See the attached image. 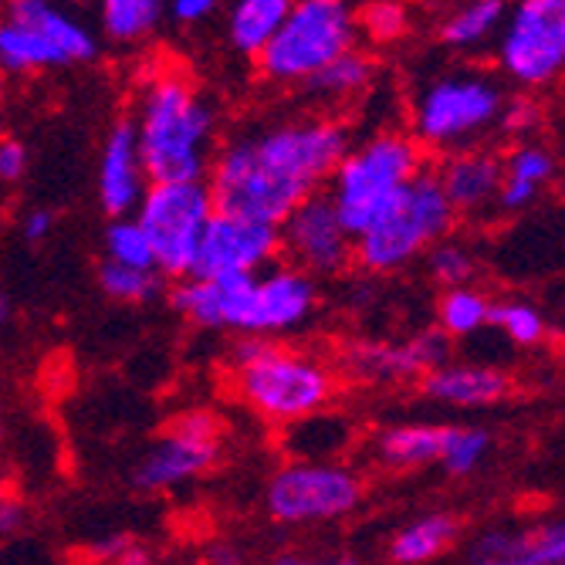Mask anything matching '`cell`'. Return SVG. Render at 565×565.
<instances>
[{"mask_svg":"<svg viewBox=\"0 0 565 565\" xmlns=\"http://www.w3.org/2000/svg\"><path fill=\"white\" fill-rule=\"evenodd\" d=\"M349 146L345 122L332 116L278 119L217 146L203 180L217 211L281 224L298 200L329 183Z\"/></svg>","mask_w":565,"mask_h":565,"instance_id":"1","label":"cell"},{"mask_svg":"<svg viewBox=\"0 0 565 565\" xmlns=\"http://www.w3.org/2000/svg\"><path fill=\"white\" fill-rule=\"evenodd\" d=\"M149 180H203L211 170L217 109L190 78L160 75L139 95L132 119Z\"/></svg>","mask_w":565,"mask_h":565,"instance_id":"2","label":"cell"},{"mask_svg":"<svg viewBox=\"0 0 565 565\" xmlns=\"http://www.w3.org/2000/svg\"><path fill=\"white\" fill-rule=\"evenodd\" d=\"M227 370L241 403L268 424L301 420L326 409L335 396V373L322 359L265 335H237Z\"/></svg>","mask_w":565,"mask_h":565,"instance_id":"3","label":"cell"},{"mask_svg":"<svg viewBox=\"0 0 565 565\" xmlns=\"http://www.w3.org/2000/svg\"><path fill=\"white\" fill-rule=\"evenodd\" d=\"M457 224L454 203L444 193V183L434 167H424L409 180L390 207L355 234L352 265L370 275H393L424 258V250L447 237Z\"/></svg>","mask_w":565,"mask_h":565,"instance_id":"4","label":"cell"},{"mask_svg":"<svg viewBox=\"0 0 565 565\" xmlns=\"http://www.w3.org/2000/svg\"><path fill=\"white\" fill-rule=\"evenodd\" d=\"M427 167V152L409 132H376L359 146H349L329 183L322 186L349 234L366 231L396 193Z\"/></svg>","mask_w":565,"mask_h":565,"instance_id":"5","label":"cell"},{"mask_svg":"<svg viewBox=\"0 0 565 565\" xmlns=\"http://www.w3.org/2000/svg\"><path fill=\"white\" fill-rule=\"evenodd\" d=\"M504 88L488 72H447L430 78L414 98L409 136L424 152H454L498 132Z\"/></svg>","mask_w":565,"mask_h":565,"instance_id":"6","label":"cell"},{"mask_svg":"<svg viewBox=\"0 0 565 565\" xmlns=\"http://www.w3.org/2000/svg\"><path fill=\"white\" fill-rule=\"evenodd\" d=\"M359 21L349 0H295L278 31L258 51V68L275 85H301L342 51L355 47Z\"/></svg>","mask_w":565,"mask_h":565,"instance_id":"7","label":"cell"},{"mask_svg":"<svg viewBox=\"0 0 565 565\" xmlns=\"http://www.w3.org/2000/svg\"><path fill=\"white\" fill-rule=\"evenodd\" d=\"M214 211L207 180H149L132 214L152 241L160 275L177 281L193 271L203 224Z\"/></svg>","mask_w":565,"mask_h":565,"instance_id":"8","label":"cell"},{"mask_svg":"<svg viewBox=\"0 0 565 565\" xmlns=\"http://www.w3.org/2000/svg\"><path fill=\"white\" fill-rule=\"evenodd\" d=\"M498 68L522 88L539 92L565 75V0H515L498 31Z\"/></svg>","mask_w":565,"mask_h":565,"instance_id":"9","label":"cell"},{"mask_svg":"<svg viewBox=\"0 0 565 565\" xmlns=\"http://www.w3.org/2000/svg\"><path fill=\"white\" fill-rule=\"evenodd\" d=\"M363 501V481L332 460H291L265 491V511L278 525L339 522Z\"/></svg>","mask_w":565,"mask_h":565,"instance_id":"10","label":"cell"},{"mask_svg":"<svg viewBox=\"0 0 565 565\" xmlns=\"http://www.w3.org/2000/svg\"><path fill=\"white\" fill-rule=\"evenodd\" d=\"M217 457H221L217 417L193 409V414L180 417L160 440L149 444V450L139 457V465L132 471V484L146 494L173 491L214 471Z\"/></svg>","mask_w":565,"mask_h":565,"instance_id":"11","label":"cell"},{"mask_svg":"<svg viewBox=\"0 0 565 565\" xmlns=\"http://www.w3.org/2000/svg\"><path fill=\"white\" fill-rule=\"evenodd\" d=\"M278 234H281V258L308 271L312 278H332L352 265L355 237L342 224L326 190H316L305 200H298L278 224Z\"/></svg>","mask_w":565,"mask_h":565,"instance_id":"12","label":"cell"},{"mask_svg":"<svg viewBox=\"0 0 565 565\" xmlns=\"http://www.w3.org/2000/svg\"><path fill=\"white\" fill-rule=\"evenodd\" d=\"M316 305H319L316 278L295 268L291 262L278 258L275 265L254 275L237 335H265V339L291 335L312 319Z\"/></svg>","mask_w":565,"mask_h":565,"instance_id":"13","label":"cell"},{"mask_svg":"<svg viewBox=\"0 0 565 565\" xmlns=\"http://www.w3.org/2000/svg\"><path fill=\"white\" fill-rule=\"evenodd\" d=\"M281 258L278 224L214 211L203 224L190 275H258Z\"/></svg>","mask_w":565,"mask_h":565,"instance_id":"14","label":"cell"},{"mask_svg":"<svg viewBox=\"0 0 565 565\" xmlns=\"http://www.w3.org/2000/svg\"><path fill=\"white\" fill-rule=\"evenodd\" d=\"M450 359V335L440 329L403 342H355L342 355V370L363 383L420 380Z\"/></svg>","mask_w":565,"mask_h":565,"instance_id":"15","label":"cell"},{"mask_svg":"<svg viewBox=\"0 0 565 565\" xmlns=\"http://www.w3.org/2000/svg\"><path fill=\"white\" fill-rule=\"evenodd\" d=\"M98 203L109 217H126L139 207V200L149 186V173L139 152L136 126L129 119L116 122L102 142V157H98Z\"/></svg>","mask_w":565,"mask_h":565,"instance_id":"16","label":"cell"},{"mask_svg":"<svg viewBox=\"0 0 565 565\" xmlns=\"http://www.w3.org/2000/svg\"><path fill=\"white\" fill-rule=\"evenodd\" d=\"M250 281L254 275H186L177 278L170 305L196 329L237 332Z\"/></svg>","mask_w":565,"mask_h":565,"instance_id":"17","label":"cell"},{"mask_svg":"<svg viewBox=\"0 0 565 565\" xmlns=\"http://www.w3.org/2000/svg\"><path fill=\"white\" fill-rule=\"evenodd\" d=\"M447 200L454 203L457 217H478L491 207H498V190H501V157L491 149L465 146L444 152L440 167H434Z\"/></svg>","mask_w":565,"mask_h":565,"instance_id":"18","label":"cell"},{"mask_svg":"<svg viewBox=\"0 0 565 565\" xmlns=\"http://www.w3.org/2000/svg\"><path fill=\"white\" fill-rule=\"evenodd\" d=\"M420 386L430 399L460 409L494 406L511 393V380L501 370L481 363H450V359L437 370H430L427 376H420Z\"/></svg>","mask_w":565,"mask_h":565,"instance_id":"19","label":"cell"},{"mask_svg":"<svg viewBox=\"0 0 565 565\" xmlns=\"http://www.w3.org/2000/svg\"><path fill=\"white\" fill-rule=\"evenodd\" d=\"M4 14L41 31L51 44L62 51L68 65H82V62H92L98 55L95 31L82 18H75L65 4H55V0H8Z\"/></svg>","mask_w":565,"mask_h":565,"instance_id":"20","label":"cell"},{"mask_svg":"<svg viewBox=\"0 0 565 565\" xmlns=\"http://www.w3.org/2000/svg\"><path fill=\"white\" fill-rule=\"evenodd\" d=\"M555 177V157L539 142H519L515 149L501 157V190L498 207L501 211H522L539 196V190Z\"/></svg>","mask_w":565,"mask_h":565,"instance_id":"21","label":"cell"},{"mask_svg":"<svg viewBox=\"0 0 565 565\" xmlns=\"http://www.w3.org/2000/svg\"><path fill=\"white\" fill-rule=\"evenodd\" d=\"M373 78H376L373 58L363 55L359 47H349L339 58H332L326 68H319L312 78H305L301 92L308 98L322 102V106H342V102H352L363 92H370Z\"/></svg>","mask_w":565,"mask_h":565,"instance_id":"22","label":"cell"},{"mask_svg":"<svg viewBox=\"0 0 565 565\" xmlns=\"http://www.w3.org/2000/svg\"><path fill=\"white\" fill-rule=\"evenodd\" d=\"M460 539V522L447 511H430L417 522H406L393 539H390V558L403 565H420L447 555Z\"/></svg>","mask_w":565,"mask_h":565,"instance_id":"23","label":"cell"},{"mask_svg":"<svg viewBox=\"0 0 565 565\" xmlns=\"http://www.w3.org/2000/svg\"><path fill=\"white\" fill-rule=\"evenodd\" d=\"M62 65H68L65 55L41 31H34L31 24L11 14L0 18V72L31 75L44 68H62Z\"/></svg>","mask_w":565,"mask_h":565,"instance_id":"24","label":"cell"},{"mask_svg":"<svg viewBox=\"0 0 565 565\" xmlns=\"http://www.w3.org/2000/svg\"><path fill=\"white\" fill-rule=\"evenodd\" d=\"M511 0H460L444 18L440 41L454 51H475L498 38Z\"/></svg>","mask_w":565,"mask_h":565,"instance_id":"25","label":"cell"},{"mask_svg":"<svg viewBox=\"0 0 565 565\" xmlns=\"http://www.w3.org/2000/svg\"><path fill=\"white\" fill-rule=\"evenodd\" d=\"M440 447H444V427L437 424H399V427H386L383 434H376V457L386 468H427L440 460Z\"/></svg>","mask_w":565,"mask_h":565,"instance_id":"26","label":"cell"},{"mask_svg":"<svg viewBox=\"0 0 565 565\" xmlns=\"http://www.w3.org/2000/svg\"><path fill=\"white\" fill-rule=\"evenodd\" d=\"M295 0H231L227 8V41L234 51L254 58L268 44V38L285 21Z\"/></svg>","mask_w":565,"mask_h":565,"instance_id":"27","label":"cell"},{"mask_svg":"<svg viewBox=\"0 0 565 565\" xmlns=\"http://www.w3.org/2000/svg\"><path fill=\"white\" fill-rule=\"evenodd\" d=\"M167 18V0H98V28L116 44H139Z\"/></svg>","mask_w":565,"mask_h":565,"instance_id":"28","label":"cell"},{"mask_svg":"<svg viewBox=\"0 0 565 565\" xmlns=\"http://www.w3.org/2000/svg\"><path fill=\"white\" fill-rule=\"evenodd\" d=\"M488 312H491V298L478 291L475 285H454L444 288L437 301V322L440 332L450 339H468L481 329H488Z\"/></svg>","mask_w":565,"mask_h":565,"instance_id":"29","label":"cell"},{"mask_svg":"<svg viewBox=\"0 0 565 565\" xmlns=\"http://www.w3.org/2000/svg\"><path fill=\"white\" fill-rule=\"evenodd\" d=\"M98 285L113 301L122 305H149L163 295V275L157 268H132L109 258L98 268Z\"/></svg>","mask_w":565,"mask_h":565,"instance_id":"30","label":"cell"},{"mask_svg":"<svg viewBox=\"0 0 565 565\" xmlns=\"http://www.w3.org/2000/svg\"><path fill=\"white\" fill-rule=\"evenodd\" d=\"M488 450H491L488 430H481V427H444V447H440L437 465L454 478H465V475L481 468Z\"/></svg>","mask_w":565,"mask_h":565,"instance_id":"31","label":"cell"},{"mask_svg":"<svg viewBox=\"0 0 565 565\" xmlns=\"http://www.w3.org/2000/svg\"><path fill=\"white\" fill-rule=\"evenodd\" d=\"M106 258L132 268H157V254H152V241L146 227L136 221V214L113 217L106 227Z\"/></svg>","mask_w":565,"mask_h":565,"instance_id":"32","label":"cell"},{"mask_svg":"<svg viewBox=\"0 0 565 565\" xmlns=\"http://www.w3.org/2000/svg\"><path fill=\"white\" fill-rule=\"evenodd\" d=\"M424 262H427V275L444 285V288H454V285H471L475 275H478V262H475V254L468 244H460V241H450L440 237L434 241L427 250H424Z\"/></svg>","mask_w":565,"mask_h":565,"instance_id":"33","label":"cell"},{"mask_svg":"<svg viewBox=\"0 0 565 565\" xmlns=\"http://www.w3.org/2000/svg\"><path fill=\"white\" fill-rule=\"evenodd\" d=\"M488 326L515 345H539L545 339V319L525 301H491Z\"/></svg>","mask_w":565,"mask_h":565,"instance_id":"34","label":"cell"},{"mask_svg":"<svg viewBox=\"0 0 565 565\" xmlns=\"http://www.w3.org/2000/svg\"><path fill=\"white\" fill-rule=\"evenodd\" d=\"M359 21V31H363L370 41L376 44H390V41H399L409 28V14L399 0H370L366 11L355 18Z\"/></svg>","mask_w":565,"mask_h":565,"instance_id":"35","label":"cell"},{"mask_svg":"<svg viewBox=\"0 0 565 565\" xmlns=\"http://www.w3.org/2000/svg\"><path fill=\"white\" fill-rule=\"evenodd\" d=\"M515 565H565V519L522 532V552Z\"/></svg>","mask_w":565,"mask_h":565,"instance_id":"36","label":"cell"},{"mask_svg":"<svg viewBox=\"0 0 565 565\" xmlns=\"http://www.w3.org/2000/svg\"><path fill=\"white\" fill-rule=\"evenodd\" d=\"M522 532L525 529H484L475 535L465 548L471 562H498V565H515L522 552Z\"/></svg>","mask_w":565,"mask_h":565,"instance_id":"37","label":"cell"},{"mask_svg":"<svg viewBox=\"0 0 565 565\" xmlns=\"http://www.w3.org/2000/svg\"><path fill=\"white\" fill-rule=\"evenodd\" d=\"M542 126V109L539 102L532 98V92H515V95H504V109L498 119V132L508 139H529L535 136Z\"/></svg>","mask_w":565,"mask_h":565,"instance_id":"38","label":"cell"},{"mask_svg":"<svg viewBox=\"0 0 565 565\" xmlns=\"http://www.w3.org/2000/svg\"><path fill=\"white\" fill-rule=\"evenodd\" d=\"M28 173V146L14 136H0V183H18Z\"/></svg>","mask_w":565,"mask_h":565,"instance_id":"39","label":"cell"},{"mask_svg":"<svg viewBox=\"0 0 565 565\" xmlns=\"http://www.w3.org/2000/svg\"><path fill=\"white\" fill-rule=\"evenodd\" d=\"M221 8V0H167V14L177 24H200L214 18Z\"/></svg>","mask_w":565,"mask_h":565,"instance_id":"40","label":"cell"},{"mask_svg":"<svg viewBox=\"0 0 565 565\" xmlns=\"http://www.w3.org/2000/svg\"><path fill=\"white\" fill-rule=\"evenodd\" d=\"M24 525H28V508H24L14 494H8V501L0 504V535L11 539V535H18Z\"/></svg>","mask_w":565,"mask_h":565,"instance_id":"41","label":"cell"},{"mask_svg":"<svg viewBox=\"0 0 565 565\" xmlns=\"http://www.w3.org/2000/svg\"><path fill=\"white\" fill-rule=\"evenodd\" d=\"M51 231H55V214H51V211H31V214L24 217V224H21V234H24L28 244L47 241Z\"/></svg>","mask_w":565,"mask_h":565,"instance_id":"42","label":"cell"},{"mask_svg":"<svg viewBox=\"0 0 565 565\" xmlns=\"http://www.w3.org/2000/svg\"><path fill=\"white\" fill-rule=\"evenodd\" d=\"M8 319H11V301H8L4 288H0V329L8 326Z\"/></svg>","mask_w":565,"mask_h":565,"instance_id":"43","label":"cell"},{"mask_svg":"<svg viewBox=\"0 0 565 565\" xmlns=\"http://www.w3.org/2000/svg\"><path fill=\"white\" fill-rule=\"evenodd\" d=\"M211 558H214V562H237L241 555H237V552H227V548H214Z\"/></svg>","mask_w":565,"mask_h":565,"instance_id":"44","label":"cell"},{"mask_svg":"<svg viewBox=\"0 0 565 565\" xmlns=\"http://www.w3.org/2000/svg\"><path fill=\"white\" fill-rule=\"evenodd\" d=\"M8 494H11V484H8V471L0 468V504L8 501Z\"/></svg>","mask_w":565,"mask_h":565,"instance_id":"45","label":"cell"},{"mask_svg":"<svg viewBox=\"0 0 565 565\" xmlns=\"http://www.w3.org/2000/svg\"><path fill=\"white\" fill-rule=\"evenodd\" d=\"M4 98H8V88H4V72H0V116H4Z\"/></svg>","mask_w":565,"mask_h":565,"instance_id":"46","label":"cell"},{"mask_svg":"<svg viewBox=\"0 0 565 565\" xmlns=\"http://www.w3.org/2000/svg\"><path fill=\"white\" fill-rule=\"evenodd\" d=\"M55 4H72L75 8V4H88V0H55Z\"/></svg>","mask_w":565,"mask_h":565,"instance_id":"47","label":"cell"},{"mask_svg":"<svg viewBox=\"0 0 565 565\" xmlns=\"http://www.w3.org/2000/svg\"><path fill=\"white\" fill-rule=\"evenodd\" d=\"M0 444H4V424H0Z\"/></svg>","mask_w":565,"mask_h":565,"instance_id":"48","label":"cell"}]
</instances>
